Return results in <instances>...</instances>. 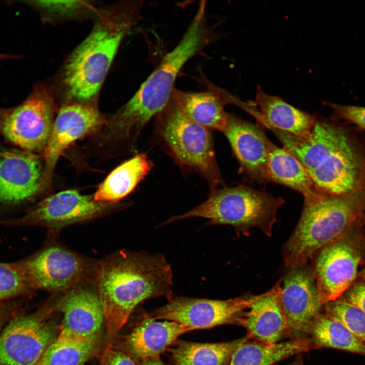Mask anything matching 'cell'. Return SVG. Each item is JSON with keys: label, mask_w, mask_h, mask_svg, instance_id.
<instances>
[{"label": "cell", "mask_w": 365, "mask_h": 365, "mask_svg": "<svg viewBox=\"0 0 365 365\" xmlns=\"http://www.w3.org/2000/svg\"><path fill=\"white\" fill-rule=\"evenodd\" d=\"M333 111L335 119L343 120L365 130V106L324 102Z\"/></svg>", "instance_id": "obj_32"}, {"label": "cell", "mask_w": 365, "mask_h": 365, "mask_svg": "<svg viewBox=\"0 0 365 365\" xmlns=\"http://www.w3.org/2000/svg\"><path fill=\"white\" fill-rule=\"evenodd\" d=\"M18 300L0 303V333L7 323L22 312Z\"/></svg>", "instance_id": "obj_34"}, {"label": "cell", "mask_w": 365, "mask_h": 365, "mask_svg": "<svg viewBox=\"0 0 365 365\" xmlns=\"http://www.w3.org/2000/svg\"><path fill=\"white\" fill-rule=\"evenodd\" d=\"M279 302L284 315L286 333L303 338L309 332L324 305L321 302L311 266L308 264L288 269L283 279Z\"/></svg>", "instance_id": "obj_13"}, {"label": "cell", "mask_w": 365, "mask_h": 365, "mask_svg": "<svg viewBox=\"0 0 365 365\" xmlns=\"http://www.w3.org/2000/svg\"><path fill=\"white\" fill-rule=\"evenodd\" d=\"M316 348L310 339L304 338L272 345L246 341L233 353L229 365H276L289 356Z\"/></svg>", "instance_id": "obj_25"}, {"label": "cell", "mask_w": 365, "mask_h": 365, "mask_svg": "<svg viewBox=\"0 0 365 365\" xmlns=\"http://www.w3.org/2000/svg\"><path fill=\"white\" fill-rule=\"evenodd\" d=\"M143 1H124L97 13L93 27L72 51L58 85L66 102L96 105L99 91L122 41L141 17Z\"/></svg>", "instance_id": "obj_2"}, {"label": "cell", "mask_w": 365, "mask_h": 365, "mask_svg": "<svg viewBox=\"0 0 365 365\" xmlns=\"http://www.w3.org/2000/svg\"><path fill=\"white\" fill-rule=\"evenodd\" d=\"M44 166L25 150H0V208L23 204L41 190Z\"/></svg>", "instance_id": "obj_16"}, {"label": "cell", "mask_w": 365, "mask_h": 365, "mask_svg": "<svg viewBox=\"0 0 365 365\" xmlns=\"http://www.w3.org/2000/svg\"><path fill=\"white\" fill-rule=\"evenodd\" d=\"M281 280L271 289L257 297L248 310L241 314L236 323L248 331V336L259 342L272 345L286 333V319L280 302Z\"/></svg>", "instance_id": "obj_19"}, {"label": "cell", "mask_w": 365, "mask_h": 365, "mask_svg": "<svg viewBox=\"0 0 365 365\" xmlns=\"http://www.w3.org/2000/svg\"><path fill=\"white\" fill-rule=\"evenodd\" d=\"M98 262L53 242L13 262L35 291L54 294H64L81 283L95 281Z\"/></svg>", "instance_id": "obj_8"}, {"label": "cell", "mask_w": 365, "mask_h": 365, "mask_svg": "<svg viewBox=\"0 0 365 365\" xmlns=\"http://www.w3.org/2000/svg\"><path fill=\"white\" fill-rule=\"evenodd\" d=\"M58 296L33 312H21L7 323L0 333V365H36L58 335L59 328L51 319Z\"/></svg>", "instance_id": "obj_9"}, {"label": "cell", "mask_w": 365, "mask_h": 365, "mask_svg": "<svg viewBox=\"0 0 365 365\" xmlns=\"http://www.w3.org/2000/svg\"><path fill=\"white\" fill-rule=\"evenodd\" d=\"M23 3L35 9L40 13L44 20L64 18L89 10V2L81 1H26Z\"/></svg>", "instance_id": "obj_31"}, {"label": "cell", "mask_w": 365, "mask_h": 365, "mask_svg": "<svg viewBox=\"0 0 365 365\" xmlns=\"http://www.w3.org/2000/svg\"><path fill=\"white\" fill-rule=\"evenodd\" d=\"M363 276H364V278H365V269H364V272H363Z\"/></svg>", "instance_id": "obj_39"}, {"label": "cell", "mask_w": 365, "mask_h": 365, "mask_svg": "<svg viewBox=\"0 0 365 365\" xmlns=\"http://www.w3.org/2000/svg\"><path fill=\"white\" fill-rule=\"evenodd\" d=\"M155 118L160 140L177 163L200 174L212 191L222 186L211 131L190 119L173 93Z\"/></svg>", "instance_id": "obj_7"}, {"label": "cell", "mask_w": 365, "mask_h": 365, "mask_svg": "<svg viewBox=\"0 0 365 365\" xmlns=\"http://www.w3.org/2000/svg\"><path fill=\"white\" fill-rule=\"evenodd\" d=\"M194 330L177 322L158 321L146 314L124 342V351L137 360L159 357L180 335Z\"/></svg>", "instance_id": "obj_21"}, {"label": "cell", "mask_w": 365, "mask_h": 365, "mask_svg": "<svg viewBox=\"0 0 365 365\" xmlns=\"http://www.w3.org/2000/svg\"><path fill=\"white\" fill-rule=\"evenodd\" d=\"M95 284L106 330L102 358L113 349L118 333L140 303L172 295V270L159 253L120 250L99 261Z\"/></svg>", "instance_id": "obj_1"}, {"label": "cell", "mask_w": 365, "mask_h": 365, "mask_svg": "<svg viewBox=\"0 0 365 365\" xmlns=\"http://www.w3.org/2000/svg\"><path fill=\"white\" fill-rule=\"evenodd\" d=\"M309 334L317 348H331L365 356V344L341 322L320 313L313 323Z\"/></svg>", "instance_id": "obj_28"}, {"label": "cell", "mask_w": 365, "mask_h": 365, "mask_svg": "<svg viewBox=\"0 0 365 365\" xmlns=\"http://www.w3.org/2000/svg\"><path fill=\"white\" fill-rule=\"evenodd\" d=\"M325 314L341 322L356 338L365 344V313L344 299L324 305Z\"/></svg>", "instance_id": "obj_29"}, {"label": "cell", "mask_w": 365, "mask_h": 365, "mask_svg": "<svg viewBox=\"0 0 365 365\" xmlns=\"http://www.w3.org/2000/svg\"><path fill=\"white\" fill-rule=\"evenodd\" d=\"M249 337L216 343L176 340L169 351L175 365H225L236 348Z\"/></svg>", "instance_id": "obj_26"}, {"label": "cell", "mask_w": 365, "mask_h": 365, "mask_svg": "<svg viewBox=\"0 0 365 365\" xmlns=\"http://www.w3.org/2000/svg\"><path fill=\"white\" fill-rule=\"evenodd\" d=\"M104 121L96 105L67 103L60 108L44 150L45 166L42 189L50 183L62 153L76 140L102 125Z\"/></svg>", "instance_id": "obj_15"}, {"label": "cell", "mask_w": 365, "mask_h": 365, "mask_svg": "<svg viewBox=\"0 0 365 365\" xmlns=\"http://www.w3.org/2000/svg\"><path fill=\"white\" fill-rule=\"evenodd\" d=\"M365 209V190L343 196L324 194L304 203L300 220L283 249L288 269L308 264L325 246L342 236Z\"/></svg>", "instance_id": "obj_5"}, {"label": "cell", "mask_w": 365, "mask_h": 365, "mask_svg": "<svg viewBox=\"0 0 365 365\" xmlns=\"http://www.w3.org/2000/svg\"><path fill=\"white\" fill-rule=\"evenodd\" d=\"M117 207L116 203L97 201L93 196L68 190L48 197L21 216L0 221V225L41 227L57 232L68 226L101 217Z\"/></svg>", "instance_id": "obj_11"}, {"label": "cell", "mask_w": 365, "mask_h": 365, "mask_svg": "<svg viewBox=\"0 0 365 365\" xmlns=\"http://www.w3.org/2000/svg\"><path fill=\"white\" fill-rule=\"evenodd\" d=\"M17 57L18 56L16 55L0 53V60L9 58H17Z\"/></svg>", "instance_id": "obj_37"}, {"label": "cell", "mask_w": 365, "mask_h": 365, "mask_svg": "<svg viewBox=\"0 0 365 365\" xmlns=\"http://www.w3.org/2000/svg\"><path fill=\"white\" fill-rule=\"evenodd\" d=\"M152 167V162L145 154L135 155L108 175L93 195L94 200L115 203L131 193Z\"/></svg>", "instance_id": "obj_24"}, {"label": "cell", "mask_w": 365, "mask_h": 365, "mask_svg": "<svg viewBox=\"0 0 365 365\" xmlns=\"http://www.w3.org/2000/svg\"><path fill=\"white\" fill-rule=\"evenodd\" d=\"M344 299L365 313V285H354Z\"/></svg>", "instance_id": "obj_35"}, {"label": "cell", "mask_w": 365, "mask_h": 365, "mask_svg": "<svg viewBox=\"0 0 365 365\" xmlns=\"http://www.w3.org/2000/svg\"><path fill=\"white\" fill-rule=\"evenodd\" d=\"M289 365H301V363H300V362H295V363H291V364H289Z\"/></svg>", "instance_id": "obj_38"}, {"label": "cell", "mask_w": 365, "mask_h": 365, "mask_svg": "<svg viewBox=\"0 0 365 365\" xmlns=\"http://www.w3.org/2000/svg\"><path fill=\"white\" fill-rule=\"evenodd\" d=\"M55 103L53 91L40 83L20 104L0 107V134L23 150H44L54 123Z\"/></svg>", "instance_id": "obj_10"}, {"label": "cell", "mask_w": 365, "mask_h": 365, "mask_svg": "<svg viewBox=\"0 0 365 365\" xmlns=\"http://www.w3.org/2000/svg\"><path fill=\"white\" fill-rule=\"evenodd\" d=\"M102 333L85 339L58 336L46 349L36 365H84L103 350Z\"/></svg>", "instance_id": "obj_27"}, {"label": "cell", "mask_w": 365, "mask_h": 365, "mask_svg": "<svg viewBox=\"0 0 365 365\" xmlns=\"http://www.w3.org/2000/svg\"><path fill=\"white\" fill-rule=\"evenodd\" d=\"M34 291L13 262H0V303L31 296Z\"/></svg>", "instance_id": "obj_30"}, {"label": "cell", "mask_w": 365, "mask_h": 365, "mask_svg": "<svg viewBox=\"0 0 365 365\" xmlns=\"http://www.w3.org/2000/svg\"><path fill=\"white\" fill-rule=\"evenodd\" d=\"M280 197L244 186L223 188L211 191L208 198L198 206L165 222L192 217L208 219L211 225L233 227L239 234L249 235L253 228L271 236L278 209L283 204Z\"/></svg>", "instance_id": "obj_6"}, {"label": "cell", "mask_w": 365, "mask_h": 365, "mask_svg": "<svg viewBox=\"0 0 365 365\" xmlns=\"http://www.w3.org/2000/svg\"><path fill=\"white\" fill-rule=\"evenodd\" d=\"M139 365H165L159 357L150 358L140 361Z\"/></svg>", "instance_id": "obj_36"}, {"label": "cell", "mask_w": 365, "mask_h": 365, "mask_svg": "<svg viewBox=\"0 0 365 365\" xmlns=\"http://www.w3.org/2000/svg\"><path fill=\"white\" fill-rule=\"evenodd\" d=\"M202 91H184L175 88L173 94L186 115L192 121L209 130L224 131L228 114L227 103L221 89L210 85Z\"/></svg>", "instance_id": "obj_23"}, {"label": "cell", "mask_w": 365, "mask_h": 365, "mask_svg": "<svg viewBox=\"0 0 365 365\" xmlns=\"http://www.w3.org/2000/svg\"><path fill=\"white\" fill-rule=\"evenodd\" d=\"M251 104L240 102L239 106L250 113L263 126L272 127L307 139L314 125L316 117L286 102L280 97L264 92L258 86L255 100Z\"/></svg>", "instance_id": "obj_18"}, {"label": "cell", "mask_w": 365, "mask_h": 365, "mask_svg": "<svg viewBox=\"0 0 365 365\" xmlns=\"http://www.w3.org/2000/svg\"><path fill=\"white\" fill-rule=\"evenodd\" d=\"M101 365H139L132 355L124 351L110 350L101 358Z\"/></svg>", "instance_id": "obj_33"}, {"label": "cell", "mask_w": 365, "mask_h": 365, "mask_svg": "<svg viewBox=\"0 0 365 365\" xmlns=\"http://www.w3.org/2000/svg\"><path fill=\"white\" fill-rule=\"evenodd\" d=\"M276 136L321 192L343 196L365 190V155L343 127L316 117L307 139L281 131Z\"/></svg>", "instance_id": "obj_3"}, {"label": "cell", "mask_w": 365, "mask_h": 365, "mask_svg": "<svg viewBox=\"0 0 365 365\" xmlns=\"http://www.w3.org/2000/svg\"><path fill=\"white\" fill-rule=\"evenodd\" d=\"M56 310L64 315L58 336L85 339L102 333L104 316L95 281L81 283L61 294Z\"/></svg>", "instance_id": "obj_17"}, {"label": "cell", "mask_w": 365, "mask_h": 365, "mask_svg": "<svg viewBox=\"0 0 365 365\" xmlns=\"http://www.w3.org/2000/svg\"><path fill=\"white\" fill-rule=\"evenodd\" d=\"M270 181L285 185L303 195L304 203L319 199L324 193L314 185L301 163L285 149L275 145L265 135Z\"/></svg>", "instance_id": "obj_22"}, {"label": "cell", "mask_w": 365, "mask_h": 365, "mask_svg": "<svg viewBox=\"0 0 365 365\" xmlns=\"http://www.w3.org/2000/svg\"><path fill=\"white\" fill-rule=\"evenodd\" d=\"M256 296L221 300L171 295L165 305L150 314L156 320L174 321L194 330L209 328L236 323L237 318L248 308Z\"/></svg>", "instance_id": "obj_12"}, {"label": "cell", "mask_w": 365, "mask_h": 365, "mask_svg": "<svg viewBox=\"0 0 365 365\" xmlns=\"http://www.w3.org/2000/svg\"><path fill=\"white\" fill-rule=\"evenodd\" d=\"M223 132L244 169L257 180H270L265 133L255 125L229 114Z\"/></svg>", "instance_id": "obj_20"}, {"label": "cell", "mask_w": 365, "mask_h": 365, "mask_svg": "<svg viewBox=\"0 0 365 365\" xmlns=\"http://www.w3.org/2000/svg\"><path fill=\"white\" fill-rule=\"evenodd\" d=\"M216 37L215 28L208 22L206 2L201 1L177 44L163 57L133 96L110 118V135L134 141L145 125L165 107L186 63L201 53Z\"/></svg>", "instance_id": "obj_4"}, {"label": "cell", "mask_w": 365, "mask_h": 365, "mask_svg": "<svg viewBox=\"0 0 365 365\" xmlns=\"http://www.w3.org/2000/svg\"><path fill=\"white\" fill-rule=\"evenodd\" d=\"M313 259L311 267L319 299L324 305L341 298L350 287L356 277L361 257L357 245L341 236L323 247Z\"/></svg>", "instance_id": "obj_14"}]
</instances>
